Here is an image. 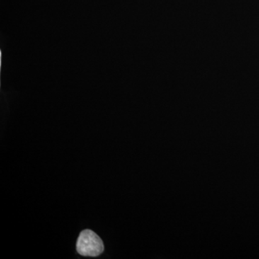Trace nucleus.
Masks as SVG:
<instances>
[{"label":"nucleus","instance_id":"nucleus-1","mask_svg":"<svg viewBox=\"0 0 259 259\" xmlns=\"http://www.w3.org/2000/svg\"><path fill=\"white\" fill-rule=\"evenodd\" d=\"M76 250L83 256H98L104 251L103 242L95 232L84 230L78 238Z\"/></svg>","mask_w":259,"mask_h":259}]
</instances>
